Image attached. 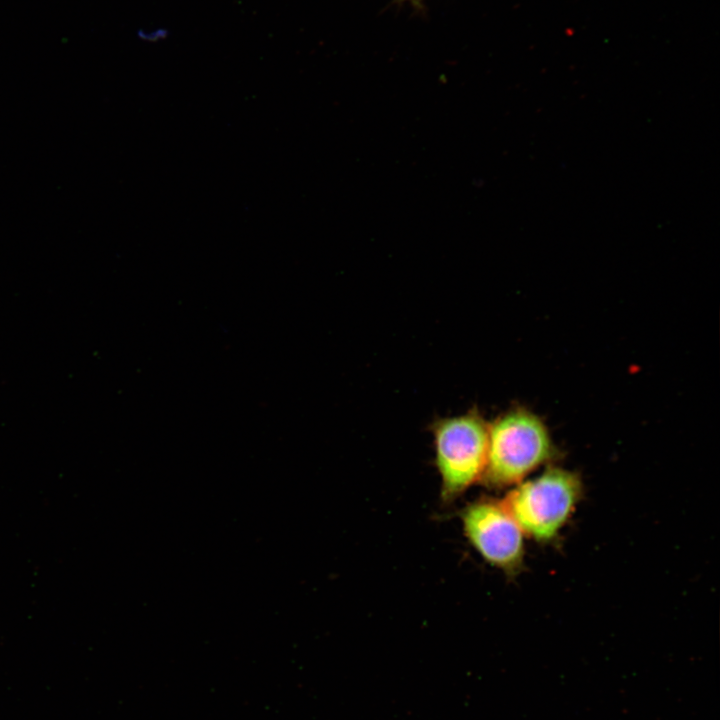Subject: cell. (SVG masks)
I'll return each mask as SVG.
<instances>
[{
    "label": "cell",
    "instance_id": "cell-3",
    "mask_svg": "<svg viewBox=\"0 0 720 720\" xmlns=\"http://www.w3.org/2000/svg\"><path fill=\"white\" fill-rule=\"evenodd\" d=\"M441 499L452 503L480 482L487 459L488 422L477 407L430 424Z\"/></svg>",
    "mask_w": 720,
    "mask_h": 720
},
{
    "label": "cell",
    "instance_id": "cell-4",
    "mask_svg": "<svg viewBox=\"0 0 720 720\" xmlns=\"http://www.w3.org/2000/svg\"><path fill=\"white\" fill-rule=\"evenodd\" d=\"M460 520L466 539L485 562L507 575L520 570L525 535L502 501L478 499L462 510Z\"/></svg>",
    "mask_w": 720,
    "mask_h": 720
},
{
    "label": "cell",
    "instance_id": "cell-1",
    "mask_svg": "<svg viewBox=\"0 0 720 720\" xmlns=\"http://www.w3.org/2000/svg\"><path fill=\"white\" fill-rule=\"evenodd\" d=\"M557 448L542 421L517 406L488 423V450L480 482L489 488L517 485L557 456Z\"/></svg>",
    "mask_w": 720,
    "mask_h": 720
},
{
    "label": "cell",
    "instance_id": "cell-2",
    "mask_svg": "<svg viewBox=\"0 0 720 720\" xmlns=\"http://www.w3.org/2000/svg\"><path fill=\"white\" fill-rule=\"evenodd\" d=\"M583 496L580 477L561 467H548L508 492L504 506L525 536L542 543L556 538Z\"/></svg>",
    "mask_w": 720,
    "mask_h": 720
}]
</instances>
